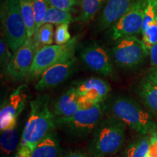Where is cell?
<instances>
[{"label": "cell", "mask_w": 157, "mask_h": 157, "mask_svg": "<svg viewBox=\"0 0 157 157\" xmlns=\"http://www.w3.org/2000/svg\"><path fill=\"white\" fill-rule=\"evenodd\" d=\"M50 98L41 95L30 103V113L23 129L18 151L31 156L37 144L53 132L56 117L49 108Z\"/></svg>", "instance_id": "6da1fadb"}, {"label": "cell", "mask_w": 157, "mask_h": 157, "mask_svg": "<svg viewBox=\"0 0 157 157\" xmlns=\"http://www.w3.org/2000/svg\"><path fill=\"white\" fill-rule=\"evenodd\" d=\"M110 111L113 117L143 135H151L157 129L150 113L132 98H116L110 105Z\"/></svg>", "instance_id": "7a4b0ae2"}, {"label": "cell", "mask_w": 157, "mask_h": 157, "mask_svg": "<svg viewBox=\"0 0 157 157\" xmlns=\"http://www.w3.org/2000/svg\"><path fill=\"white\" fill-rule=\"evenodd\" d=\"M125 124L115 117L101 121L94 131L90 147L93 157H105L115 154L123 146Z\"/></svg>", "instance_id": "3957f363"}, {"label": "cell", "mask_w": 157, "mask_h": 157, "mask_svg": "<svg viewBox=\"0 0 157 157\" xmlns=\"http://www.w3.org/2000/svg\"><path fill=\"white\" fill-rule=\"evenodd\" d=\"M1 25L4 39L13 53L25 42L27 30L21 13L19 0H5L1 9Z\"/></svg>", "instance_id": "277c9868"}, {"label": "cell", "mask_w": 157, "mask_h": 157, "mask_svg": "<svg viewBox=\"0 0 157 157\" xmlns=\"http://www.w3.org/2000/svg\"><path fill=\"white\" fill-rule=\"evenodd\" d=\"M103 118V111L98 103L90 104L67 118H56V125L71 135L84 137L95 131Z\"/></svg>", "instance_id": "5b68a950"}, {"label": "cell", "mask_w": 157, "mask_h": 157, "mask_svg": "<svg viewBox=\"0 0 157 157\" xmlns=\"http://www.w3.org/2000/svg\"><path fill=\"white\" fill-rule=\"evenodd\" d=\"M111 54L117 66L132 69L143 63L149 55V51L143 41L132 36L117 40L111 50Z\"/></svg>", "instance_id": "8992f818"}, {"label": "cell", "mask_w": 157, "mask_h": 157, "mask_svg": "<svg viewBox=\"0 0 157 157\" xmlns=\"http://www.w3.org/2000/svg\"><path fill=\"white\" fill-rule=\"evenodd\" d=\"M147 0H135L127 13L111 27L113 40L132 36L142 31Z\"/></svg>", "instance_id": "52a82bcc"}, {"label": "cell", "mask_w": 157, "mask_h": 157, "mask_svg": "<svg viewBox=\"0 0 157 157\" xmlns=\"http://www.w3.org/2000/svg\"><path fill=\"white\" fill-rule=\"evenodd\" d=\"M76 48L65 52L56 63L45 71L35 84V90L40 91L56 87L69 77L76 62Z\"/></svg>", "instance_id": "ba28073f"}, {"label": "cell", "mask_w": 157, "mask_h": 157, "mask_svg": "<svg viewBox=\"0 0 157 157\" xmlns=\"http://www.w3.org/2000/svg\"><path fill=\"white\" fill-rule=\"evenodd\" d=\"M76 43L77 37L75 36L65 44H51L39 48L35 53L27 77L29 79H36L40 77L45 71L63 56L65 52L76 47Z\"/></svg>", "instance_id": "9c48e42d"}, {"label": "cell", "mask_w": 157, "mask_h": 157, "mask_svg": "<svg viewBox=\"0 0 157 157\" xmlns=\"http://www.w3.org/2000/svg\"><path fill=\"white\" fill-rule=\"evenodd\" d=\"M37 47L33 38H27L22 46L13 54L5 74L13 80H21L27 76L33 63Z\"/></svg>", "instance_id": "30bf717a"}, {"label": "cell", "mask_w": 157, "mask_h": 157, "mask_svg": "<svg viewBox=\"0 0 157 157\" xmlns=\"http://www.w3.org/2000/svg\"><path fill=\"white\" fill-rule=\"evenodd\" d=\"M27 86H19L1 106L0 130L1 132L17 126V119L24 109L27 99Z\"/></svg>", "instance_id": "8fae6325"}, {"label": "cell", "mask_w": 157, "mask_h": 157, "mask_svg": "<svg viewBox=\"0 0 157 157\" xmlns=\"http://www.w3.org/2000/svg\"><path fill=\"white\" fill-rule=\"evenodd\" d=\"M81 58L90 69L103 76L113 74V65L111 58L103 47L95 43L88 45L81 52Z\"/></svg>", "instance_id": "7c38bea8"}, {"label": "cell", "mask_w": 157, "mask_h": 157, "mask_svg": "<svg viewBox=\"0 0 157 157\" xmlns=\"http://www.w3.org/2000/svg\"><path fill=\"white\" fill-rule=\"evenodd\" d=\"M93 104L78 95L75 87H71L60 96L53 105L56 118H67L73 116L79 109Z\"/></svg>", "instance_id": "4fadbf2b"}, {"label": "cell", "mask_w": 157, "mask_h": 157, "mask_svg": "<svg viewBox=\"0 0 157 157\" xmlns=\"http://www.w3.org/2000/svg\"><path fill=\"white\" fill-rule=\"evenodd\" d=\"M78 95L92 103L100 104L106 99L111 91L109 83L100 78L92 77L79 82L75 87Z\"/></svg>", "instance_id": "5bb4252c"}, {"label": "cell", "mask_w": 157, "mask_h": 157, "mask_svg": "<svg viewBox=\"0 0 157 157\" xmlns=\"http://www.w3.org/2000/svg\"><path fill=\"white\" fill-rule=\"evenodd\" d=\"M133 0H107L99 16V27L105 30L121 18L133 3Z\"/></svg>", "instance_id": "9a60e30c"}, {"label": "cell", "mask_w": 157, "mask_h": 157, "mask_svg": "<svg viewBox=\"0 0 157 157\" xmlns=\"http://www.w3.org/2000/svg\"><path fill=\"white\" fill-rule=\"evenodd\" d=\"M138 94L146 106L157 117V70L151 68L140 81Z\"/></svg>", "instance_id": "2e32d148"}, {"label": "cell", "mask_w": 157, "mask_h": 157, "mask_svg": "<svg viewBox=\"0 0 157 157\" xmlns=\"http://www.w3.org/2000/svg\"><path fill=\"white\" fill-rule=\"evenodd\" d=\"M60 152V143L53 131L37 144L31 157H58Z\"/></svg>", "instance_id": "e0dca14e"}, {"label": "cell", "mask_w": 157, "mask_h": 157, "mask_svg": "<svg viewBox=\"0 0 157 157\" xmlns=\"http://www.w3.org/2000/svg\"><path fill=\"white\" fill-rule=\"evenodd\" d=\"M106 2L107 0H79L81 12L78 20L84 23L92 21Z\"/></svg>", "instance_id": "ac0fdd59"}, {"label": "cell", "mask_w": 157, "mask_h": 157, "mask_svg": "<svg viewBox=\"0 0 157 157\" xmlns=\"http://www.w3.org/2000/svg\"><path fill=\"white\" fill-rule=\"evenodd\" d=\"M21 140H19V134L17 126L11 127L1 132V151L4 155L11 154L17 146H19Z\"/></svg>", "instance_id": "d6986e66"}, {"label": "cell", "mask_w": 157, "mask_h": 157, "mask_svg": "<svg viewBox=\"0 0 157 157\" xmlns=\"http://www.w3.org/2000/svg\"><path fill=\"white\" fill-rule=\"evenodd\" d=\"M21 13L27 30L28 38H33L35 34V20L33 0H19Z\"/></svg>", "instance_id": "ffe728a7"}, {"label": "cell", "mask_w": 157, "mask_h": 157, "mask_svg": "<svg viewBox=\"0 0 157 157\" xmlns=\"http://www.w3.org/2000/svg\"><path fill=\"white\" fill-rule=\"evenodd\" d=\"M149 147L150 135H143L127 147L123 157H145L148 154Z\"/></svg>", "instance_id": "44dd1931"}, {"label": "cell", "mask_w": 157, "mask_h": 157, "mask_svg": "<svg viewBox=\"0 0 157 157\" xmlns=\"http://www.w3.org/2000/svg\"><path fill=\"white\" fill-rule=\"evenodd\" d=\"M72 21L73 17L70 12L62 10L50 5L43 23H50L52 25L70 24Z\"/></svg>", "instance_id": "7402d4cb"}, {"label": "cell", "mask_w": 157, "mask_h": 157, "mask_svg": "<svg viewBox=\"0 0 157 157\" xmlns=\"http://www.w3.org/2000/svg\"><path fill=\"white\" fill-rule=\"evenodd\" d=\"M53 25L50 23H43L37 31V33L33 37L35 44L37 47V50L39 48V45H51L53 42Z\"/></svg>", "instance_id": "603a6c76"}, {"label": "cell", "mask_w": 157, "mask_h": 157, "mask_svg": "<svg viewBox=\"0 0 157 157\" xmlns=\"http://www.w3.org/2000/svg\"><path fill=\"white\" fill-rule=\"evenodd\" d=\"M50 5L49 0H33V7H34L35 20L34 35L36 34L41 25L43 24Z\"/></svg>", "instance_id": "cb8c5ba5"}, {"label": "cell", "mask_w": 157, "mask_h": 157, "mask_svg": "<svg viewBox=\"0 0 157 157\" xmlns=\"http://www.w3.org/2000/svg\"><path fill=\"white\" fill-rule=\"evenodd\" d=\"M142 34L143 44L149 51L157 43V16L148 25L146 30L143 31Z\"/></svg>", "instance_id": "d4e9b609"}, {"label": "cell", "mask_w": 157, "mask_h": 157, "mask_svg": "<svg viewBox=\"0 0 157 157\" xmlns=\"http://www.w3.org/2000/svg\"><path fill=\"white\" fill-rule=\"evenodd\" d=\"M157 16V0H147V6L145 12L142 31L146 30L148 25Z\"/></svg>", "instance_id": "484cf974"}, {"label": "cell", "mask_w": 157, "mask_h": 157, "mask_svg": "<svg viewBox=\"0 0 157 157\" xmlns=\"http://www.w3.org/2000/svg\"><path fill=\"white\" fill-rule=\"evenodd\" d=\"M68 25L69 24L58 25L55 34V42L56 44H65L71 39L68 31Z\"/></svg>", "instance_id": "4316f807"}, {"label": "cell", "mask_w": 157, "mask_h": 157, "mask_svg": "<svg viewBox=\"0 0 157 157\" xmlns=\"http://www.w3.org/2000/svg\"><path fill=\"white\" fill-rule=\"evenodd\" d=\"M10 47L5 39L1 38L0 41V63L2 69L5 70L10 61L13 54L10 50Z\"/></svg>", "instance_id": "83f0119b"}, {"label": "cell", "mask_w": 157, "mask_h": 157, "mask_svg": "<svg viewBox=\"0 0 157 157\" xmlns=\"http://www.w3.org/2000/svg\"><path fill=\"white\" fill-rule=\"evenodd\" d=\"M49 2L52 7L70 13L79 5V0H49Z\"/></svg>", "instance_id": "f1b7e54d"}, {"label": "cell", "mask_w": 157, "mask_h": 157, "mask_svg": "<svg viewBox=\"0 0 157 157\" xmlns=\"http://www.w3.org/2000/svg\"><path fill=\"white\" fill-rule=\"evenodd\" d=\"M147 155L149 157H157V140L152 135H150V147Z\"/></svg>", "instance_id": "f546056e"}, {"label": "cell", "mask_w": 157, "mask_h": 157, "mask_svg": "<svg viewBox=\"0 0 157 157\" xmlns=\"http://www.w3.org/2000/svg\"><path fill=\"white\" fill-rule=\"evenodd\" d=\"M149 56H150V60L152 67L157 70V43L150 49Z\"/></svg>", "instance_id": "4dcf8cb0"}, {"label": "cell", "mask_w": 157, "mask_h": 157, "mask_svg": "<svg viewBox=\"0 0 157 157\" xmlns=\"http://www.w3.org/2000/svg\"><path fill=\"white\" fill-rule=\"evenodd\" d=\"M63 157H87L86 154L81 151H73L71 152L69 154H66V156Z\"/></svg>", "instance_id": "1f68e13d"}, {"label": "cell", "mask_w": 157, "mask_h": 157, "mask_svg": "<svg viewBox=\"0 0 157 157\" xmlns=\"http://www.w3.org/2000/svg\"><path fill=\"white\" fill-rule=\"evenodd\" d=\"M151 135H152V136H154V137H155V138H156V140H157V129H156V130H155L154 131V132H153L152 133V134Z\"/></svg>", "instance_id": "d6a6232c"}, {"label": "cell", "mask_w": 157, "mask_h": 157, "mask_svg": "<svg viewBox=\"0 0 157 157\" xmlns=\"http://www.w3.org/2000/svg\"><path fill=\"white\" fill-rule=\"evenodd\" d=\"M145 157H149V156H148V155H146V156H145Z\"/></svg>", "instance_id": "836d02e7"}]
</instances>
